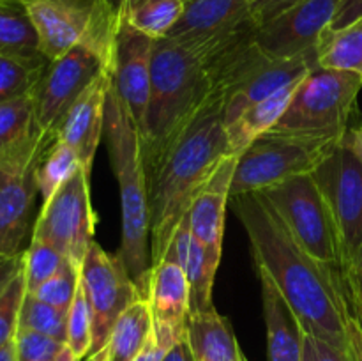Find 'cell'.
Listing matches in <instances>:
<instances>
[{
	"label": "cell",
	"instance_id": "1",
	"mask_svg": "<svg viewBox=\"0 0 362 361\" xmlns=\"http://www.w3.org/2000/svg\"><path fill=\"white\" fill-rule=\"evenodd\" d=\"M230 200L250 239L255 268L271 276L304 333L331 343L350 360L356 319L341 269L304 251L260 193L237 195Z\"/></svg>",
	"mask_w": 362,
	"mask_h": 361
},
{
	"label": "cell",
	"instance_id": "2",
	"mask_svg": "<svg viewBox=\"0 0 362 361\" xmlns=\"http://www.w3.org/2000/svg\"><path fill=\"white\" fill-rule=\"evenodd\" d=\"M225 105V96L214 88L200 113L148 179L152 268L165 258L173 232L189 211L198 190L219 161L230 154Z\"/></svg>",
	"mask_w": 362,
	"mask_h": 361
},
{
	"label": "cell",
	"instance_id": "3",
	"mask_svg": "<svg viewBox=\"0 0 362 361\" xmlns=\"http://www.w3.org/2000/svg\"><path fill=\"white\" fill-rule=\"evenodd\" d=\"M212 92L200 55L170 38L156 39L147 110L138 127L147 183Z\"/></svg>",
	"mask_w": 362,
	"mask_h": 361
},
{
	"label": "cell",
	"instance_id": "4",
	"mask_svg": "<svg viewBox=\"0 0 362 361\" xmlns=\"http://www.w3.org/2000/svg\"><path fill=\"white\" fill-rule=\"evenodd\" d=\"M105 140L110 163L120 191L122 211V243L119 257L129 271L144 297L147 296L151 276V214H148V184L141 159L140 133L115 84L108 88L105 112Z\"/></svg>",
	"mask_w": 362,
	"mask_h": 361
},
{
	"label": "cell",
	"instance_id": "5",
	"mask_svg": "<svg viewBox=\"0 0 362 361\" xmlns=\"http://www.w3.org/2000/svg\"><path fill=\"white\" fill-rule=\"evenodd\" d=\"M362 78L346 71L315 67L304 76L272 133L334 142L350 130Z\"/></svg>",
	"mask_w": 362,
	"mask_h": 361
},
{
	"label": "cell",
	"instance_id": "6",
	"mask_svg": "<svg viewBox=\"0 0 362 361\" xmlns=\"http://www.w3.org/2000/svg\"><path fill=\"white\" fill-rule=\"evenodd\" d=\"M39 35L48 60L74 46H87L108 62L115 41L119 11L108 0H20Z\"/></svg>",
	"mask_w": 362,
	"mask_h": 361
},
{
	"label": "cell",
	"instance_id": "7",
	"mask_svg": "<svg viewBox=\"0 0 362 361\" xmlns=\"http://www.w3.org/2000/svg\"><path fill=\"white\" fill-rule=\"evenodd\" d=\"M257 193L271 204L304 251L324 264L341 269L343 250L338 229L311 173L293 176Z\"/></svg>",
	"mask_w": 362,
	"mask_h": 361
},
{
	"label": "cell",
	"instance_id": "8",
	"mask_svg": "<svg viewBox=\"0 0 362 361\" xmlns=\"http://www.w3.org/2000/svg\"><path fill=\"white\" fill-rule=\"evenodd\" d=\"M311 176L334 218L345 265L362 243V147L357 127L334 142Z\"/></svg>",
	"mask_w": 362,
	"mask_h": 361
},
{
	"label": "cell",
	"instance_id": "9",
	"mask_svg": "<svg viewBox=\"0 0 362 361\" xmlns=\"http://www.w3.org/2000/svg\"><path fill=\"white\" fill-rule=\"evenodd\" d=\"M334 142L267 131L237 156L230 198L262 191L293 176L311 173Z\"/></svg>",
	"mask_w": 362,
	"mask_h": 361
},
{
	"label": "cell",
	"instance_id": "10",
	"mask_svg": "<svg viewBox=\"0 0 362 361\" xmlns=\"http://www.w3.org/2000/svg\"><path fill=\"white\" fill-rule=\"evenodd\" d=\"M98 216L90 202V177L78 170L49 200L42 202L32 237L46 241L78 268L94 243Z\"/></svg>",
	"mask_w": 362,
	"mask_h": 361
},
{
	"label": "cell",
	"instance_id": "11",
	"mask_svg": "<svg viewBox=\"0 0 362 361\" xmlns=\"http://www.w3.org/2000/svg\"><path fill=\"white\" fill-rule=\"evenodd\" d=\"M80 282L92 319V356L105 349L117 319L144 294L119 253L108 255L95 241L80 265Z\"/></svg>",
	"mask_w": 362,
	"mask_h": 361
},
{
	"label": "cell",
	"instance_id": "12",
	"mask_svg": "<svg viewBox=\"0 0 362 361\" xmlns=\"http://www.w3.org/2000/svg\"><path fill=\"white\" fill-rule=\"evenodd\" d=\"M251 0H186L179 23L166 38L193 50L204 62L255 35Z\"/></svg>",
	"mask_w": 362,
	"mask_h": 361
},
{
	"label": "cell",
	"instance_id": "13",
	"mask_svg": "<svg viewBox=\"0 0 362 361\" xmlns=\"http://www.w3.org/2000/svg\"><path fill=\"white\" fill-rule=\"evenodd\" d=\"M108 69V62L87 46H74L59 59L49 60L32 91L39 131L57 137L74 101Z\"/></svg>",
	"mask_w": 362,
	"mask_h": 361
},
{
	"label": "cell",
	"instance_id": "14",
	"mask_svg": "<svg viewBox=\"0 0 362 361\" xmlns=\"http://www.w3.org/2000/svg\"><path fill=\"white\" fill-rule=\"evenodd\" d=\"M57 137L42 133L25 151L0 159V255L23 253L21 246L30 229L37 183L35 166Z\"/></svg>",
	"mask_w": 362,
	"mask_h": 361
},
{
	"label": "cell",
	"instance_id": "15",
	"mask_svg": "<svg viewBox=\"0 0 362 361\" xmlns=\"http://www.w3.org/2000/svg\"><path fill=\"white\" fill-rule=\"evenodd\" d=\"M339 0H303L272 20L258 25L253 41L269 59L281 60L317 48L322 32L331 27Z\"/></svg>",
	"mask_w": 362,
	"mask_h": 361
},
{
	"label": "cell",
	"instance_id": "16",
	"mask_svg": "<svg viewBox=\"0 0 362 361\" xmlns=\"http://www.w3.org/2000/svg\"><path fill=\"white\" fill-rule=\"evenodd\" d=\"M154 46L156 39L134 28L127 21L126 14L119 11V25L112 52V76L117 92L126 103L138 127L147 110Z\"/></svg>",
	"mask_w": 362,
	"mask_h": 361
},
{
	"label": "cell",
	"instance_id": "17",
	"mask_svg": "<svg viewBox=\"0 0 362 361\" xmlns=\"http://www.w3.org/2000/svg\"><path fill=\"white\" fill-rule=\"evenodd\" d=\"M147 301L154 322V336L165 349L186 338L191 315L189 282L180 265L163 260L148 276Z\"/></svg>",
	"mask_w": 362,
	"mask_h": 361
},
{
	"label": "cell",
	"instance_id": "18",
	"mask_svg": "<svg viewBox=\"0 0 362 361\" xmlns=\"http://www.w3.org/2000/svg\"><path fill=\"white\" fill-rule=\"evenodd\" d=\"M110 85H112V69L105 71L74 101L57 130V138L76 152L81 168L88 177L99 142L105 137L106 96Z\"/></svg>",
	"mask_w": 362,
	"mask_h": 361
},
{
	"label": "cell",
	"instance_id": "19",
	"mask_svg": "<svg viewBox=\"0 0 362 361\" xmlns=\"http://www.w3.org/2000/svg\"><path fill=\"white\" fill-rule=\"evenodd\" d=\"M235 165L237 156L228 154L223 158L204 186L198 190L186 214L193 236L219 258L223 251L226 202L230 200Z\"/></svg>",
	"mask_w": 362,
	"mask_h": 361
},
{
	"label": "cell",
	"instance_id": "20",
	"mask_svg": "<svg viewBox=\"0 0 362 361\" xmlns=\"http://www.w3.org/2000/svg\"><path fill=\"white\" fill-rule=\"evenodd\" d=\"M163 260L180 265L186 273L191 292V314L214 310L212 287H214L216 271L221 258L216 257L193 236L187 216H184L173 232Z\"/></svg>",
	"mask_w": 362,
	"mask_h": 361
},
{
	"label": "cell",
	"instance_id": "21",
	"mask_svg": "<svg viewBox=\"0 0 362 361\" xmlns=\"http://www.w3.org/2000/svg\"><path fill=\"white\" fill-rule=\"evenodd\" d=\"M267 328L269 361H300L304 329L271 276L257 268Z\"/></svg>",
	"mask_w": 362,
	"mask_h": 361
},
{
	"label": "cell",
	"instance_id": "22",
	"mask_svg": "<svg viewBox=\"0 0 362 361\" xmlns=\"http://www.w3.org/2000/svg\"><path fill=\"white\" fill-rule=\"evenodd\" d=\"M186 338L194 361H247L232 324L216 308L189 315Z\"/></svg>",
	"mask_w": 362,
	"mask_h": 361
},
{
	"label": "cell",
	"instance_id": "23",
	"mask_svg": "<svg viewBox=\"0 0 362 361\" xmlns=\"http://www.w3.org/2000/svg\"><path fill=\"white\" fill-rule=\"evenodd\" d=\"M303 80L293 81V84L286 85L269 98L247 106L235 120L226 124L230 154L240 156L258 137L274 127V124L281 119L285 110L288 108L297 87Z\"/></svg>",
	"mask_w": 362,
	"mask_h": 361
},
{
	"label": "cell",
	"instance_id": "24",
	"mask_svg": "<svg viewBox=\"0 0 362 361\" xmlns=\"http://www.w3.org/2000/svg\"><path fill=\"white\" fill-rule=\"evenodd\" d=\"M154 333L151 308L147 297L134 301L112 329L106 343V361H134Z\"/></svg>",
	"mask_w": 362,
	"mask_h": 361
},
{
	"label": "cell",
	"instance_id": "25",
	"mask_svg": "<svg viewBox=\"0 0 362 361\" xmlns=\"http://www.w3.org/2000/svg\"><path fill=\"white\" fill-rule=\"evenodd\" d=\"M0 55L25 60H48L39 35L20 0H0Z\"/></svg>",
	"mask_w": 362,
	"mask_h": 361
},
{
	"label": "cell",
	"instance_id": "26",
	"mask_svg": "<svg viewBox=\"0 0 362 361\" xmlns=\"http://www.w3.org/2000/svg\"><path fill=\"white\" fill-rule=\"evenodd\" d=\"M322 69L346 71L362 78V18L343 28H325L317 42Z\"/></svg>",
	"mask_w": 362,
	"mask_h": 361
},
{
	"label": "cell",
	"instance_id": "27",
	"mask_svg": "<svg viewBox=\"0 0 362 361\" xmlns=\"http://www.w3.org/2000/svg\"><path fill=\"white\" fill-rule=\"evenodd\" d=\"M32 94L0 103V159L25 151L41 137Z\"/></svg>",
	"mask_w": 362,
	"mask_h": 361
},
{
	"label": "cell",
	"instance_id": "28",
	"mask_svg": "<svg viewBox=\"0 0 362 361\" xmlns=\"http://www.w3.org/2000/svg\"><path fill=\"white\" fill-rule=\"evenodd\" d=\"M186 9V0H138L127 9H120L127 21L152 39H163L179 23Z\"/></svg>",
	"mask_w": 362,
	"mask_h": 361
},
{
	"label": "cell",
	"instance_id": "29",
	"mask_svg": "<svg viewBox=\"0 0 362 361\" xmlns=\"http://www.w3.org/2000/svg\"><path fill=\"white\" fill-rule=\"evenodd\" d=\"M81 168L76 152L57 138L39 159L35 166V183L42 202L49 200L60 186L67 183Z\"/></svg>",
	"mask_w": 362,
	"mask_h": 361
},
{
	"label": "cell",
	"instance_id": "30",
	"mask_svg": "<svg viewBox=\"0 0 362 361\" xmlns=\"http://www.w3.org/2000/svg\"><path fill=\"white\" fill-rule=\"evenodd\" d=\"M48 62L0 55V103L32 94Z\"/></svg>",
	"mask_w": 362,
	"mask_h": 361
},
{
	"label": "cell",
	"instance_id": "31",
	"mask_svg": "<svg viewBox=\"0 0 362 361\" xmlns=\"http://www.w3.org/2000/svg\"><path fill=\"white\" fill-rule=\"evenodd\" d=\"M18 329L41 333V335L55 338L66 343L67 338V311L59 310L52 304L45 303L34 294H25L20 311Z\"/></svg>",
	"mask_w": 362,
	"mask_h": 361
},
{
	"label": "cell",
	"instance_id": "32",
	"mask_svg": "<svg viewBox=\"0 0 362 361\" xmlns=\"http://www.w3.org/2000/svg\"><path fill=\"white\" fill-rule=\"evenodd\" d=\"M66 260L57 248L46 241L32 237L30 244L23 251V275L27 292H35L48 278H52L62 262Z\"/></svg>",
	"mask_w": 362,
	"mask_h": 361
},
{
	"label": "cell",
	"instance_id": "33",
	"mask_svg": "<svg viewBox=\"0 0 362 361\" xmlns=\"http://www.w3.org/2000/svg\"><path fill=\"white\" fill-rule=\"evenodd\" d=\"M78 285H80V268L73 264L69 258H66L59 271L32 294L45 303L59 308V310L69 311L74 296L78 292Z\"/></svg>",
	"mask_w": 362,
	"mask_h": 361
},
{
	"label": "cell",
	"instance_id": "34",
	"mask_svg": "<svg viewBox=\"0 0 362 361\" xmlns=\"http://www.w3.org/2000/svg\"><path fill=\"white\" fill-rule=\"evenodd\" d=\"M66 343L69 349L76 354L80 360L90 354L92 349V319L88 310L87 297H85L83 287L78 285V292L74 296L73 304L67 311V338Z\"/></svg>",
	"mask_w": 362,
	"mask_h": 361
},
{
	"label": "cell",
	"instance_id": "35",
	"mask_svg": "<svg viewBox=\"0 0 362 361\" xmlns=\"http://www.w3.org/2000/svg\"><path fill=\"white\" fill-rule=\"evenodd\" d=\"M25 294H27V285H25V275L23 268H21V271L9 283L6 292L0 296V347L7 345L16 338Z\"/></svg>",
	"mask_w": 362,
	"mask_h": 361
},
{
	"label": "cell",
	"instance_id": "36",
	"mask_svg": "<svg viewBox=\"0 0 362 361\" xmlns=\"http://www.w3.org/2000/svg\"><path fill=\"white\" fill-rule=\"evenodd\" d=\"M14 345H16V361H53L66 343L41 333L18 329Z\"/></svg>",
	"mask_w": 362,
	"mask_h": 361
},
{
	"label": "cell",
	"instance_id": "37",
	"mask_svg": "<svg viewBox=\"0 0 362 361\" xmlns=\"http://www.w3.org/2000/svg\"><path fill=\"white\" fill-rule=\"evenodd\" d=\"M343 280H345L346 294H349L350 310L354 319L362 329V243L359 244L352 257L341 268Z\"/></svg>",
	"mask_w": 362,
	"mask_h": 361
},
{
	"label": "cell",
	"instance_id": "38",
	"mask_svg": "<svg viewBox=\"0 0 362 361\" xmlns=\"http://www.w3.org/2000/svg\"><path fill=\"white\" fill-rule=\"evenodd\" d=\"M300 361H350L346 354L332 347L331 343L317 338V336L304 333L303 357Z\"/></svg>",
	"mask_w": 362,
	"mask_h": 361
},
{
	"label": "cell",
	"instance_id": "39",
	"mask_svg": "<svg viewBox=\"0 0 362 361\" xmlns=\"http://www.w3.org/2000/svg\"><path fill=\"white\" fill-rule=\"evenodd\" d=\"M299 2L303 0H251V18L258 27Z\"/></svg>",
	"mask_w": 362,
	"mask_h": 361
},
{
	"label": "cell",
	"instance_id": "40",
	"mask_svg": "<svg viewBox=\"0 0 362 361\" xmlns=\"http://www.w3.org/2000/svg\"><path fill=\"white\" fill-rule=\"evenodd\" d=\"M362 18V0H339L338 9L329 28H343Z\"/></svg>",
	"mask_w": 362,
	"mask_h": 361
},
{
	"label": "cell",
	"instance_id": "41",
	"mask_svg": "<svg viewBox=\"0 0 362 361\" xmlns=\"http://www.w3.org/2000/svg\"><path fill=\"white\" fill-rule=\"evenodd\" d=\"M21 268H23V253L13 255V257L0 255V296L6 292L9 283L21 271Z\"/></svg>",
	"mask_w": 362,
	"mask_h": 361
},
{
	"label": "cell",
	"instance_id": "42",
	"mask_svg": "<svg viewBox=\"0 0 362 361\" xmlns=\"http://www.w3.org/2000/svg\"><path fill=\"white\" fill-rule=\"evenodd\" d=\"M166 353H168V349H165V347L159 345L158 340H156V336H154V333H152L148 343L145 345V349L141 350L140 356H138L134 361H163L165 360Z\"/></svg>",
	"mask_w": 362,
	"mask_h": 361
},
{
	"label": "cell",
	"instance_id": "43",
	"mask_svg": "<svg viewBox=\"0 0 362 361\" xmlns=\"http://www.w3.org/2000/svg\"><path fill=\"white\" fill-rule=\"evenodd\" d=\"M163 361H194L193 353H191V347L189 343H187V338L180 340L179 343H175V345L166 353L165 360Z\"/></svg>",
	"mask_w": 362,
	"mask_h": 361
},
{
	"label": "cell",
	"instance_id": "44",
	"mask_svg": "<svg viewBox=\"0 0 362 361\" xmlns=\"http://www.w3.org/2000/svg\"><path fill=\"white\" fill-rule=\"evenodd\" d=\"M350 343H352V354H350V361H362V329L359 324H354L352 335H350Z\"/></svg>",
	"mask_w": 362,
	"mask_h": 361
},
{
	"label": "cell",
	"instance_id": "45",
	"mask_svg": "<svg viewBox=\"0 0 362 361\" xmlns=\"http://www.w3.org/2000/svg\"><path fill=\"white\" fill-rule=\"evenodd\" d=\"M0 361H16V345H14V340L7 343V345L0 347Z\"/></svg>",
	"mask_w": 362,
	"mask_h": 361
},
{
	"label": "cell",
	"instance_id": "46",
	"mask_svg": "<svg viewBox=\"0 0 362 361\" xmlns=\"http://www.w3.org/2000/svg\"><path fill=\"white\" fill-rule=\"evenodd\" d=\"M53 361H83V360H80V357H78L76 354L69 349V345L66 343V345L60 349V353L57 354V357Z\"/></svg>",
	"mask_w": 362,
	"mask_h": 361
},
{
	"label": "cell",
	"instance_id": "47",
	"mask_svg": "<svg viewBox=\"0 0 362 361\" xmlns=\"http://www.w3.org/2000/svg\"><path fill=\"white\" fill-rule=\"evenodd\" d=\"M108 2L112 4L117 11H120V9H127V7H131L133 4H136L138 0H108Z\"/></svg>",
	"mask_w": 362,
	"mask_h": 361
},
{
	"label": "cell",
	"instance_id": "48",
	"mask_svg": "<svg viewBox=\"0 0 362 361\" xmlns=\"http://www.w3.org/2000/svg\"><path fill=\"white\" fill-rule=\"evenodd\" d=\"M83 361H106V349L99 350V353L92 354V356H87Z\"/></svg>",
	"mask_w": 362,
	"mask_h": 361
},
{
	"label": "cell",
	"instance_id": "49",
	"mask_svg": "<svg viewBox=\"0 0 362 361\" xmlns=\"http://www.w3.org/2000/svg\"><path fill=\"white\" fill-rule=\"evenodd\" d=\"M357 133H359V142H361V147H362V127H357Z\"/></svg>",
	"mask_w": 362,
	"mask_h": 361
}]
</instances>
